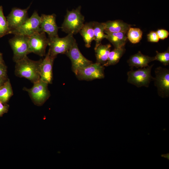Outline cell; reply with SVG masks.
Returning <instances> with one entry per match:
<instances>
[{
  "mask_svg": "<svg viewBox=\"0 0 169 169\" xmlns=\"http://www.w3.org/2000/svg\"><path fill=\"white\" fill-rule=\"evenodd\" d=\"M49 84L41 79L33 83V87L29 89L24 87L23 90L28 92L33 103L36 105H42L50 95L48 88Z\"/></svg>",
  "mask_w": 169,
  "mask_h": 169,
  "instance_id": "5",
  "label": "cell"
},
{
  "mask_svg": "<svg viewBox=\"0 0 169 169\" xmlns=\"http://www.w3.org/2000/svg\"><path fill=\"white\" fill-rule=\"evenodd\" d=\"M13 51V61L16 62L30 53L28 44V36L15 35L9 40Z\"/></svg>",
  "mask_w": 169,
  "mask_h": 169,
  "instance_id": "4",
  "label": "cell"
},
{
  "mask_svg": "<svg viewBox=\"0 0 169 169\" xmlns=\"http://www.w3.org/2000/svg\"><path fill=\"white\" fill-rule=\"evenodd\" d=\"M40 16L34 11L32 15L19 27L11 31L9 34L30 36L41 31Z\"/></svg>",
  "mask_w": 169,
  "mask_h": 169,
  "instance_id": "8",
  "label": "cell"
},
{
  "mask_svg": "<svg viewBox=\"0 0 169 169\" xmlns=\"http://www.w3.org/2000/svg\"><path fill=\"white\" fill-rule=\"evenodd\" d=\"M48 38L49 46L48 52L55 58L59 54H65L76 42L72 34L61 38L58 36Z\"/></svg>",
  "mask_w": 169,
  "mask_h": 169,
  "instance_id": "3",
  "label": "cell"
},
{
  "mask_svg": "<svg viewBox=\"0 0 169 169\" xmlns=\"http://www.w3.org/2000/svg\"><path fill=\"white\" fill-rule=\"evenodd\" d=\"M155 57V60H157L165 66L169 64V49L164 52L159 53L156 51V55Z\"/></svg>",
  "mask_w": 169,
  "mask_h": 169,
  "instance_id": "25",
  "label": "cell"
},
{
  "mask_svg": "<svg viewBox=\"0 0 169 169\" xmlns=\"http://www.w3.org/2000/svg\"><path fill=\"white\" fill-rule=\"evenodd\" d=\"M42 59L34 61L27 56L16 62L15 74L17 77L25 78L33 84L40 79L39 67Z\"/></svg>",
  "mask_w": 169,
  "mask_h": 169,
  "instance_id": "1",
  "label": "cell"
},
{
  "mask_svg": "<svg viewBox=\"0 0 169 169\" xmlns=\"http://www.w3.org/2000/svg\"><path fill=\"white\" fill-rule=\"evenodd\" d=\"M105 67L96 62L80 69L74 73L77 79L81 80L91 81L105 77Z\"/></svg>",
  "mask_w": 169,
  "mask_h": 169,
  "instance_id": "7",
  "label": "cell"
},
{
  "mask_svg": "<svg viewBox=\"0 0 169 169\" xmlns=\"http://www.w3.org/2000/svg\"><path fill=\"white\" fill-rule=\"evenodd\" d=\"M104 24L105 26V33H126L131 26L120 20L108 21L104 23Z\"/></svg>",
  "mask_w": 169,
  "mask_h": 169,
  "instance_id": "16",
  "label": "cell"
},
{
  "mask_svg": "<svg viewBox=\"0 0 169 169\" xmlns=\"http://www.w3.org/2000/svg\"><path fill=\"white\" fill-rule=\"evenodd\" d=\"M9 105L3 103L0 101V117L7 113L8 110Z\"/></svg>",
  "mask_w": 169,
  "mask_h": 169,
  "instance_id": "28",
  "label": "cell"
},
{
  "mask_svg": "<svg viewBox=\"0 0 169 169\" xmlns=\"http://www.w3.org/2000/svg\"><path fill=\"white\" fill-rule=\"evenodd\" d=\"M93 29L95 45V48L101 44V41L104 38L106 39L107 35L104 32L105 26L104 23L93 21Z\"/></svg>",
  "mask_w": 169,
  "mask_h": 169,
  "instance_id": "21",
  "label": "cell"
},
{
  "mask_svg": "<svg viewBox=\"0 0 169 169\" xmlns=\"http://www.w3.org/2000/svg\"><path fill=\"white\" fill-rule=\"evenodd\" d=\"M13 94L11 85L8 79L0 88V101L3 103L6 104Z\"/></svg>",
  "mask_w": 169,
  "mask_h": 169,
  "instance_id": "22",
  "label": "cell"
},
{
  "mask_svg": "<svg viewBox=\"0 0 169 169\" xmlns=\"http://www.w3.org/2000/svg\"><path fill=\"white\" fill-rule=\"evenodd\" d=\"M31 4L25 9L17 7L12 8L6 17L10 32L19 27L28 19V10Z\"/></svg>",
  "mask_w": 169,
  "mask_h": 169,
  "instance_id": "12",
  "label": "cell"
},
{
  "mask_svg": "<svg viewBox=\"0 0 169 169\" xmlns=\"http://www.w3.org/2000/svg\"><path fill=\"white\" fill-rule=\"evenodd\" d=\"M107 35L106 39L113 45L115 48L125 47L127 37L126 33L124 32H105Z\"/></svg>",
  "mask_w": 169,
  "mask_h": 169,
  "instance_id": "18",
  "label": "cell"
},
{
  "mask_svg": "<svg viewBox=\"0 0 169 169\" xmlns=\"http://www.w3.org/2000/svg\"><path fill=\"white\" fill-rule=\"evenodd\" d=\"M7 77V68L4 63H0V77Z\"/></svg>",
  "mask_w": 169,
  "mask_h": 169,
  "instance_id": "29",
  "label": "cell"
},
{
  "mask_svg": "<svg viewBox=\"0 0 169 169\" xmlns=\"http://www.w3.org/2000/svg\"><path fill=\"white\" fill-rule=\"evenodd\" d=\"M49 43V39L44 32H38L28 36L30 53H33L41 57L45 56L46 49Z\"/></svg>",
  "mask_w": 169,
  "mask_h": 169,
  "instance_id": "9",
  "label": "cell"
},
{
  "mask_svg": "<svg viewBox=\"0 0 169 169\" xmlns=\"http://www.w3.org/2000/svg\"><path fill=\"white\" fill-rule=\"evenodd\" d=\"M124 47L115 48L110 51L106 62L103 65L104 67L115 65L117 64L125 52Z\"/></svg>",
  "mask_w": 169,
  "mask_h": 169,
  "instance_id": "20",
  "label": "cell"
},
{
  "mask_svg": "<svg viewBox=\"0 0 169 169\" xmlns=\"http://www.w3.org/2000/svg\"><path fill=\"white\" fill-rule=\"evenodd\" d=\"M4 63L2 54L0 52V63Z\"/></svg>",
  "mask_w": 169,
  "mask_h": 169,
  "instance_id": "31",
  "label": "cell"
},
{
  "mask_svg": "<svg viewBox=\"0 0 169 169\" xmlns=\"http://www.w3.org/2000/svg\"><path fill=\"white\" fill-rule=\"evenodd\" d=\"M56 15L55 14L50 15L42 14L40 16V29L41 31L46 33L49 38L59 36V28L56 23Z\"/></svg>",
  "mask_w": 169,
  "mask_h": 169,
  "instance_id": "13",
  "label": "cell"
},
{
  "mask_svg": "<svg viewBox=\"0 0 169 169\" xmlns=\"http://www.w3.org/2000/svg\"><path fill=\"white\" fill-rule=\"evenodd\" d=\"M111 47L110 44L103 45L101 44L95 48L96 62L103 65L106 62Z\"/></svg>",
  "mask_w": 169,
  "mask_h": 169,
  "instance_id": "19",
  "label": "cell"
},
{
  "mask_svg": "<svg viewBox=\"0 0 169 169\" xmlns=\"http://www.w3.org/2000/svg\"><path fill=\"white\" fill-rule=\"evenodd\" d=\"M55 59L48 52L44 58L42 59L40 64V79L48 84L52 83L53 78V67Z\"/></svg>",
  "mask_w": 169,
  "mask_h": 169,
  "instance_id": "14",
  "label": "cell"
},
{
  "mask_svg": "<svg viewBox=\"0 0 169 169\" xmlns=\"http://www.w3.org/2000/svg\"><path fill=\"white\" fill-rule=\"evenodd\" d=\"M65 54L71 61L72 70L74 73L79 69L93 63L81 54L76 42Z\"/></svg>",
  "mask_w": 169,
  "mask_h": 169,
  "instance_id": "11",
  "label": "cell"
},
{
  "mask_svg": "<svg viewBox=\"0 0 169 169\" xmlns=\"http://www.w3.org/2000/svg\"><path fill=\"white\" fill-rule=\"evenodd\" d=\"M153 66H149L135 71L131 69L128 71L127 82L138 87H148L150 81L154 79L151 74Z\"/></svg>",
  "mask_w": 169,
  "mask_h": 169,
  "instance_id": "6",
  "label": "cell"
},
{
  "mask_svg": "<svg viewBox=\"0 0 169 169\" xmlns=\"http://www.w3.org/2000/svg\"><path fill=\"white\" fill-rule=\"evenodd\" d=\"M79 33L83 38L85 47L90 48L92 42L95 39L93 22L84 23Z\"/></svg>",
  "mask_w": 169,
  "mask_h": 169,
  "instance_id": "17",
  "label": "cell"
},
{
  "mask_svg": "<svg viewBox=\"0 0 169 169\" xmlns=\"http://www.w3.org/2000/svg\"><path fill=\"white\" fill-rule=\"evenodd\" d=\"M8 79L7 77H0V88L4 84Z\"/></svg>",
  "mask_w": 169,
  "mask_h": 169,
  "instance_id": "30",
  "label": "cell"
},
{
  "mask_svg": "<svg viewBox=\"0 0 169 169\" xmlns=\"http://www.w3.org/2000/svg\"><path fill=\"white\" fill-rule=\"evenodd\" d=\"M155 60V57H150L142 54L140 51L131 56L127 60L129 65L131 67L141 68L147 67L148 64Z\"/></svg>",
  "mask_w": 169,
  "mask_h": 169,
  "instance_id": "15",
  "label": "cell"
},
{
  "mask_svg": "<svg viewBox=\"0 0 169 169\" xmlns=\"http://www.w3.org/2000/svg\"><path fill=\"white\" fill-rule=\"evenodd\" d=\"M156 32L158 35L159 39L163 40L166 38L169 34V32L164 29H158Z\"/></svg>",
  "mask_w": 169,
  "mask_h": 169,
  "instance_id": "27",
  "label": "cell"
},
{
  "mask_svg": "<svg viewBox=\"0 0 169 169\" xmlns=\"http://www.w3.org/2000/svg\"><path fill=\"white\" fill-rule=\"evenodd\" d=\"M127 32V38L131 43H137L141 39L143 33L140 28L131 27Z\"/></svg>",
  "mask_w": 169,
  "mask_h": 169,
  "instance_id": "23",
  "label": "cell"
},
{
  "mask_svg": "<svg viewBox=\"0 0 169 169\" xmlns=\"http://www.w3.org/2000/svg\"><path fill=\"white\" fill-rule=\"evenodd\" d=\"M10 32L6 17L4 15L3 8L0 6V38L9 34Z\"/></svg>",
  "mask_w": 169,
  "mask_h": 169,
  "instance_id": "24",
  "label": "cell"
},
{
  "mask_svg": "<svg viewBox=\"0 0 169 169\" xmlns=\"http://www.w3.org/2000/svg\"><path fill=\"white\" fill-rule=\"evenodd\" d=\"M81 6L71 11L67 10L63 22L60 27L62 31L68 34L78 33L84 23V17L81 13Z\"/></svg>",
  "mask_w": 169,
  "mask_h": 169,
  "instance_id": "2",
  "label": "cell"
},
{
  "mask_svg": "<svg viewBox=\"0 0 169 169\" xmlns=\"http://www.w3.org/2000/svg\"><path fill=\"white\" fill-rule=\"evenodd\" d=\"M148 41L151 42H158L159 38L156 32L152 31L147 35Z\"/></svg>",
  "mask_w": 169,
  "mask_h": 169,
  "instance_id": "26",
  "label": "cell"
},
{
  "mask_svg": "<svg viewBox=\"0 0 169 169\" xmlns=\"http://www.w3.org/2000/svg\"><path fill=\"white\" fill-rule=\"evenodd\" d=\"M154 78L155 86L157 87L158 95L162 98L168 97L169 95V70L161 67L155 70Z\"/></svg>",
  "mask_w": 169,
  "mask_h": 169,
  "instance_id": "10",
  "label": "cell"
}]
</instances>
